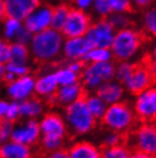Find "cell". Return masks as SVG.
<instances>
[{"label": "cell", "instance_id": "obj_1", "mask_svg": "<svg viewBox=\"0 0 156 158\" xmlns=\"http://www.w3.org/2000/svg\"><path fill=\"white\" fill-rule=\"evenodd\" d=\"M63 43L64 37L62 32L53 28L45 29L32 36V61L37 70L55 63V61L62 55Z\"/></svg>", "mask_w": 156, "mask_h": 158}, {"label": "cell", "instance_id": "obj_2", "mask_svg": "<svg viewBox=\"0 0 156 158\" xmlns=\"http://www.w3.org/2000/svg\"><path fill=\"white\" fill-rule=\"evenodd\" d=\"M63 117L66 123L68 135L84 136L90 134L97 126V120L90 114L84 98L64 108Z\"/></svg>", "mask_w": 156, "mask_h": 158}, {"label": "cell", "instance_id": "obj_3", "mask_svg": "<svg viewBox=\"0 0 156 158\" xmlns=\"http://www.w3.org/2000/svg\"><path fill=\"white\" fill-rule=\"evenodd\" d=\"M144 44V36L138 29L130 28L119 30L115 32L111 52L113 60L116 62L133 61L140 53Z\"/></svg>", "mask_w": 156, "mask_h": 158}, {"label": "cell", "instance_id": "obj_4", "mask_svg": "<svg viewBox=\"0 0 156 158\" xmlns=\"http://www.w3.org/2000/svg\"><path fill=\"white\" fill-rule=\"evenodd\" d=\"M137 120L132 106L124 100L107 106L105 114L100 119L103 126L107 131L117 132L122 135L129 133L135 127Z\"/></svg>", "mask_w": 156, "mask_h": 158}, {"label": "cell", "instance_id": "obj_5", "mask_svg": "<svg viewBox=\"0 0 156 158\" xmlns=\"http://www.w3.org/2000/svg\"><path fill=\"white\" fill-rule=\"evenodd\" d=\"M115 79V62L88 63L80 75V83L88 93H92L102 84Z\"/></svg>", "mask_w": 156, "mask_h": 158}, {"label": "cell", "instance_id": "obj_6", "mask_svg": "<svg viewBox=\"0 0 156 158\" xmlns=\"http://www.w3.org/2000/svg\"><path fill=\"white\" fill-rule=\"evenodd\" d=\"M91 23H92V17L87 10L71 6L66 21L60 32L64 38L84 37Z\"/></svg>", "mask_w": 156, "mask_h": 158}, {"label": "cell", "instance_id": "obj_7", "mask_svg": "<svg viewBox=\"0 0 156 158\" xmlns=\"http://www.w3.org/2000/svg\"><path fill=\"white\" fill-rule=\"evenodd\" d=\"M132 108L137 119L141 123L155 122L156 120V85L135 95Z\"/></svg>", "mask_w": 156, "mask_h": 158}, {"label": "cell", "instance_id": "obj_8", "mask_svg": "<svg viewBox=\"0 0 156 158\" xmlns=\"http://www.w3.org/2000/svg\"><path fill=\"white\" fill-rule=\"evenodd\" d=\"M41 138L40 124L37 118L20 119L16 123L15 127L10 135V141L16 143H22L25 146L33 148L37 147Z\"/></svg>", "mask_w": 156, "mask_h": 158}, {"label": "cell", "instance_id": "obj_9", "mask_svg": "<svg viewBox=\"0 0 156 158\" xmlns=\"http://www.w3.org/2000/svg\"><path fill=\"white\" fill-rule=\"evenodd\" d=\"M115 32V29L107 19H98L92 21L84 37L91 47L111 48Z\"/></svg>", "mask_w": 156, "mask_h": 158}, {"label": "cell", "instance_id": "obj_10", "mask_svg": "<svg viewBox=\"0 0 156 158\" xmlns=\"http://www.w3.org/2000/svg\"><path fill=\"white\" fill-rule=\"evenodd\" d=\"M133 149L156 156V123H141L132 133Z\"/></svg>", "mask_w": 156, "mask_h": 158}, {"label": "cell", "instance_id": "obj_11", "mask_svg": "<svg viewBox=\"0 0 156 158\" xmlns=\"http://www.w3.org/2000/svg\"><path fill=\"white\" fill-rule=\"evenodd\" d=\"M87 91L80 81L65 86H58L57 91L50 98L45 100L46 107H59L65 108L76 100L84 98Z\"/></svg>", "mask_w": 156, "mask_h": 158}, {"label": "cell", "instance_id": "obj_12", "mask_svg": "<svg viewBox=\"0 0 156 158\" xmlns=\"http://www.w3.org/2000/svg\"><path fill=\"white\" fill-rule=\"evenodd\" d=\"M41 135L55 139L66 140L68 138V130L63 115L56 111H48L42 115L39 122Z\"/></svg>", "mask_w": 156, "mask_h": 158}, {"label": "cell", "instance_id": "obj_13", "mask_svg": "<svg viewBox=\"0 0 156 158\" xmlns=\"http://www.w3.org/2000/svg\"><path fill=\"white\" fill-rule=\"evenodd\" d=\"M122 84L124 86L125 92L133 96L146 88H148L149 86L154 85L148 68L144 62L135 64V68L129 75V77Z\"/></svg>", "mask_w": 156, "mask_h": 158}, {"label": "cell", "instance_id": "obj_14", "mask_svg": "<svg viewBox=\"0 0 156 158\" xmlns=\"http://www.w3.org/2000/svg\"><path fill=\"white\" fill-rule=\"evenodd\" d=\"M5 2V22L16 20L24 22L29 15L42 5L41 0H4Z\"/></svg>", "mask_w": 156, "mask_h": 158}, {"label": "cell", "instance_id": "obj_15", "mask_svg": "<svg viewBox=\"0 0 156 158\" xmlns=\"http://www.w3.org/2000/svg\"><path fill=\"white\" fill-rule=\"evenodd\" d=\"M54 6L50 4L41 5L38 9H35L31 15H29L24 20V25L34 35L45 29L50 28L51 14Z\"/></svg>", "mask_w": 156, "mask_h": 158}, {"label": "cell", "instance_id": "obj_16", "mask_svg": "<svg viewBox=\"0 0 156 158\" xmlns=\"http://www.w3.org/2000/svg\"><path fill=\"white\" fill-rule=\"evenodd\" d=\"M91 48L86 37H74V38H64L62 47V55L67 61L81 60L83 61L87 53Z\"/></svg>", "mask_w": 156, "mask_h": 158}, {"label": "cell", "instance_id": "obj_17", "mask_svg": "<svg viewBox=\"0 0 156 158\" xmlns=\"http://www.w3.org/2000/svg\"><path fill=\"white\" fill-rule=\"evenodd\" d=\"M95 93L107 106H111V104L117 103L120 101H123L125 95V89L123 84L120 83L116 79H112V80H108V81L102 84L95 91Z\"/></svg>", "mask_w": 156, "mask_h": 158}, {"label": "cell", "instance_id": "obj_18", "mask_svg": "<svg viewBox=\"0 0 156 158\" xmlns=\"http://www.w3.org/2000/svg\"><path fill=\"white\" fill-rule=\"evenodd\" d=\"M35 77L33 75H24L16 77L10 84L7 85L8 95L14 101L26 99L33 92Z\"/></svg>", "mask_w": 156, "mask_h": 158}, {"label": "cell", "instance_id": "obj_19", "mask_svg": "<svg viewBox=\"0 0 156 158\" xmlns=\"http://www.w3.org/2000/svg\"><path fill=\"white\" fill-rule=\"evenodd\" d=\"M70 158H100L102 147L89 140H76L68 148Z\"/></svg>", "mask_w": 156, "mask_h": 158}, {"label": "cell", "instance_id": "obj_20", "mask_svg": "<svg viewBox=\"0 0 156 158\" xmlns=\"http://www.w3.org/2000/svg\"><path fill=\"white\" fill-rule=\"evenodd\" d=\"M45 108V100L32 92L22 103H20V119L37 118L38 116L42 115Z\"/></svg>", "mask_w": 156, "mask_h": 158}, {"label": "cell", "instance_id": "obj_21", "mask_svg": "<svg viewBox=\"0 0 156 158\" xmlns=\"http://www.w3.org/2000/svg\"><path fill=\"white\" fill-rule=\"evenodd\" d=\"M57 88H58V84L54 72H46L35 77L33 92L43 100L50 98L57 91Z\"/></svg>", "mask_w": 156, "mask_h": 158}, {"label": "cell", "instance_id": "obj_22", "mask_svg": "<svg viewBox=\"0 0 156 158\" xmlns=\"http://www.w3.org/2000/svg\"><path fill=\"white\" fill-rule=\"evenodd\" d=\"M0 158H33L32 148L13 141L0 144Z\"/></svg>", "mask_w": 156, "mask_h": 158}, {"label": "cell", "instance_id": "obj_23", "mask_svg": "<svg viewBox=\"0 0 156 158\" xmlns=\"http://www.w3.org/2000/svg\"><path fill=\"white\" fill-rule=\"evenodd\" d=\"M84 100H86L87 107L89 109L90 114L94 116L95 119H96L97 122L100 120V119L103 118L104 114H105L106 109H107V104H106L95 92L86 94Z\"/></svg>", "mask_w": 156, "mask_h": 158}, {"label": "cell", "instance_id": "obj_24", "mask_svg": "<svg viewBox=\"0 0 156 158\" xmlns=\"http://www.w3.org/2000/svg\"><path fill=\"white\" fill-rule=\"evenodd\" d=\"M71 6L66 2H62L58 4L57 6H54L53 8V14H51V22H50V28L54 30L60 31L63 25L65 23L67 17V14L70 12Z\"/></svg>", "mask_w": 156, "mask_h": 158}, {"label": "cell", "instance_id": "obj_25", "mask_svg": "<svg viewBox=\"0 0 156 158\" xmlns=\"http://www.w3.org/2000/svg\"><path fill=\"white\" fill-rule=\"evenodd\" d=\"M87 64L88 63H103V62H109L114 61L113 54L111 52V48H99L91 47L87 53L86 57L83 60Z\"/></svg>", "mask_w": 156, "mask_h": 158}, {"label": "cell", "instance_id": "obj_26", "mask_svg": "<svg viewBox=\"0 0 156 158\" xmlns=\"http://www.w3.org/2000/svg\"><path fill=\"white\" fill-rule=\"evenodd\" d=\"M142 31L150 38H156V6L145 9L141 19Z\"/></svg>", "mask_w": 156, "mask_h": 158}, {"label": "cell", "instance_id": "obj_27", "mask_svg": "<svg viewBox=\"0 0 156 158\" xmlns=\"http://www.w3.org/2000/svg\"><path fill=\"white\" fill-rule=\"evenodd\" d=\"M30 59V49L26 45L20 43H12L10 45V60L9 62L26 65Z\"/></svg>", "mask_w": 156, "mask_h": 158}, {"label": "cell", "instance_id": "obj_28", "mask_svg": "<svg viewBox=\"0 0 156 158\" xmlns=\"http://www.w3.org/2000/svg\"><path fill=\"white\" fill-rule=\"evenodd\" d=\"M54 73L58 86H65V85H71V84L80 81V75L73 72L65 65L57 68V70Z\"/></svg>", "mask_w": 156, "mask_h": 158}, {"label": "cell", "instance_id": "obj_29", "mask_svg": "<svg viewBox=\"0 0 156 158\" xmlns=\"http://www.w3.org/2000/svg\"><path fill=\"white\" fill-rule=\"evenodd\" d=\"M107 20L115 29V31L132 27V17L128 13H111Z\"/></svg>", "mask_w": 156, "mask_h": 158}, {"label": "cell", "instance_id": "obj_30", "mask_svg": "<svg viewBox=\"0 0 156 158\" xmlns=\"http://www.w3.org/2000/svg\"><path fill=\"white\" fill-rule=\"evenodd\" d=\"M131 152L130 148L124 143L117 144L108 148H102V157L100 158H129Z\"/></svg>", "mask_w": 156, "mask_h": 158}, {"label": "cell", "instance_id": "obj_31", "mask_svg": "<svg viewBox=\"0 0 156 158\" xmlns=\"http://www.w3.org/2000/svg\"><path fill=\"white\" fill-rule=\"evenodd\" d=\"M135 64L136 63H133V61H122L115 63V79L123 83L133 70Z\"/></svg>", "mask_w": 156, "mask_h": 158}, {"label": "cell", "instance_id": "obj_32", "mask_svg": "<svg viewBox=\"0 0 156 158\" xmlns=\"http://www.w3.org/2000/svg\"><path fill=\"white\" fill-rule=\"evenodd\" d=\"M15 125V122H13V120L6 118V117L0 118V144L7 142L10 139V135H12V132Z\"/></svg>", "mask_w": 156, "mask_h": 158}, {"label": "cell", "instance_id": "obj_33", "mask_svg": "<svg viewBox=\"0 0 156 158\" xmlns=\"http://www.w3.org/2000/svg\"><path fill=\"white\" fill-rule=\"evenodd\" d=\"M123 140H124V135L120 134L117 132H113V131H107L102 138V148H108V147H114L124 143Z\"/></svg>", "mask_w": 156, "mask_h": 158}, {"label": "cell", "instance_id": "obj_34", "mask_svg": "<svg viewBox=\"0 0 156 158\" xmlns=\"http://www.w3.org/2000/svg\"><path fill=\"white\" fill-rule=\"evenodd\" d=\"M109 8L112 13H128L133 12V6L130 0H108Z\"/></svg>", "mask_w": 156, "mask_h": 158}, {"label": "cell", "instance_id": "obj_35", "mask_svg": "<svg viewBox=\"0 0 156 158\" xmlns=\"http://www.w3.org/2000/svg\"><path fill=\"white\" fill-rule=\"evenodd\" d=\"M91 8L94 9V13L97 15L98 19H107L111 14L108 0H94Z\"/></svg>", "mask_w": 156, "mask_h": 158}, {"label": "cell", "instance_id": "obj_36", "mask_svg": "<svg viewBox=\"0 0 156 158\" xmlns=\"http://www.w3.org/2000/svg\"><path fill=\"white\" fill-rule=\"evenodd\" d=\"M4 67H5V71L10 72V73H13V75H15L16 77H20V76H24V75H29V73L32 71V69L30 67L14 63V62H7Z\"/></svg>", "mask_w": 156, "mask_h": 158}, {"label": "cell", "instance_id": "obj_37", "mask_svg": "<svg viewBox=\"0 0 156 158\" xmlns=\"http://www.w3.org/2000/svg\"><path fill=\"white\" fill-rule=\"evenodd\" d=\"M32 36H33V33H32L24 24H21L20 28L17 29V31L15 32V35H14L13 38L16 40L15 43H20V44H23V45H26L29 41H31Z\"/></svg>", "mask_w": 156, "mask_h": 158}, {"label": "cell", "instance_id": "obj_38", "mask_svg": "<svg viewBox=\"0 0 156 158\" xmlns=\"http://www.w3.org/2000/svg\"><path fill=\"white\" fill-rule=\"evenodd\" d=\"M10 45L12 41L7 38H0V63L6 64L10 60Z\"/></svg>", "mask_w": 156, "mask_h": 158}, {"label": "cell", "instance_id": "obj_39", "mask_svg": "<svg viewBox=\"0 0 156 158\" xmlns=\"http://www.w3.org/2000/svg\"><path fill=\"white\" fill-rule=\"evenodd\" d=\"M5 117L15 123L18 122L20 120V103L17 102V101H14L13 103H10Z\"/></svg>", "mask_w": 156, "mask_h": 158}, {"label": "cell", "instance_id": "obj_40", "mask_svg": "<svg viewBox=\"0 0 156 158\" xmlns=\"http://www.w3.org/2000/svg\"><path fill=\"white\" fill-rule=\"evenodd\" d=\"M6 23V27H5V35H6V38L7 39H12L14 35H15V32L17 31V29L20 28L21 25V22L16 20H8L5 22Z\"/></svg>", "mask_w": 156, "mask_h": 158}, {"label": "cell", "instance_id": "obj_41", "mask_svg": "<svg viewBox=\"0 0 156 158\" xmlns=\"http://www.w3.org/2000/svg\"><path fill=\"white\" fill-rule=\"evenodd\" d=\"M86 62L81 61V60H75V61H68L66 64H64L66 68H68L70 70H72L73 72L81 75V72L83 71V69L86 67Z\"/></svg>", "mask_w": 156, "mask_h": 158}, {"label": "cell", "instance_id": "obj_42", "mask_svg": "<svg viewBox=\"0 0 156 158\" xmlns=\"http://www.w3.org/2000/svg\"><path fill=\"white\" fill-rule=\"evenodd\" d=\"M45 158H70V156H68L67 148L62 147V148H59V149H56V150L49 152Z\"/></svg>", "mask_w": 156, "mask_h": 158}, {"label": "cell", "instance_id": "obj_43", "mask_svg": "<svg viewBox=\"0 0 156 158\" xmlns=\"http://www.w3.org/2000/svg\"><path fill=\"white\" fill-rule=\"evenodd\" d=\"M130 1H131L133 8L145 10V9L149 8L150 6H153L155 0H130Z\"/></svg>", "mask_w": 156, "mask_h": 158}, {"label": "cell", "instance_id": "obj_44", "mask_svg": "<svg viewBox=\"0 0 156 158\" xmlns=\"http://www.w3.org/2000/svg\"><path fill=\"white\" fill-rule=\"evenodd\" d=\"M146 65L148 68L149 70V73L152 76V79H153V83L156 85V60L155 59H148L146 60Z\"/></svg>", "mask_w": 156, "mask_h": 158}, {"label": "cell", "instance_id": "obj_45", "mask_svg": "<svg viewBox=\"0 0 156 158\" xmlns=\"http://www.w3.org/2000/svg\"><path fill=\"white\" fill-rule=\"evenodd\" d=\"M92 1L94 0H72V2L74 5L73 7L80 8V9H83V10H88L89 8H91Z\"/></svg>", "mask_w": 156, "mask_h": 158}, {"label": "cell", "instance_id": "obj_46", "mask_svg": "<svg viewBox=\"0 0 156 158\" xmlns=\"http://www.w3.org/2000/svg\"><path fill=\"white\" fill-rule=\"evenodd\" d=\"M129 158H156V156L146 154V152H142V151H139L135 149V150H132L130 152Z\"/></svg>", "mask_w": 156, "mask_h": 158}, {"label": "cell", "instance_id": "obj_47", "mask_svg": "<svg viewBox=\"0 0 156 158\" xmlns=\"http://www.w3.org/2000/svg\"><path fill=\"white\" fill-rule=\"evenodd\" d=\"M8 107H9V103H8L7 101H4V100L0 101V118L6 116Z\"/></svg>", "mask_w": 156, "mask_h": 158}, {"label": "cell", "instance_id": "obj_48", "mask_svg": "<svg viewBox=\"0 0 156 158\" xmlns=\"http://www.w3.org/2000/svg\"><path fill=\"white\" fill-rule=\"evenodd\" d=\"M0 22H5V2L0 0Z\"/></svg>", "mask_w": 156, "mask_h": 158}, {"label": "cell", "instance_id": "obj_49", "mask_svg": "<svg viewBox=\"0 0 156 158\" xmlns=\"http://www.w3.org/2000/svg\"><path fill=\"white\" fill-rule=\"evenodd\" d=\"M150 59L156 60V38H154L152 46H150Z\"/></svg>", "mask_w": 156, "mask_h": 158}, {"label": "cell", "instance_id": "obj_50", "mask_svg": "<svg viewBox=\"0 0 156 158\" xmlns=\"http://www.w3.org/2000/svg\"><path fill=\"white\" fill-rule=\"evenodd\" d=\"M5 72V67H4V64H1L0 63V78H1V76H2V73Z\"/></svg>", "mask_w": 156, "mask_h": 158}, {"label": "cell", "instance_id": "obj_51", "mask_svg": "<svg viewBox=\"0 0 156 158\" xmlns=\"http://www.w3.org/2000/svg\"><path fill=\"white\" fill-rule=\"evenodd\" d=\"M155 122H156V120H155Z\"/></svg>", "mask_w": 156, "mask_h": 158}]
</instances>
